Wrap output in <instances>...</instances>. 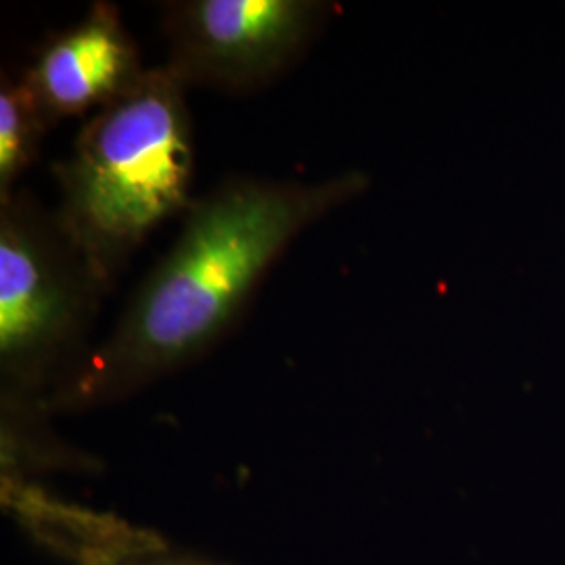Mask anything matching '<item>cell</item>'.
<instances>
[{"mask_svg": "<svg viewBox=\"0 0 565 565\" xmlns=\"http://www.w3.org/2000/svg\"><path fill=\"white\" fill-rule=\"evenodd\" d=\"M366 186L361 170L319 181L231 177L195 198L170 249L114 329L46 396V411L118 403L198 363L239 324L294 242Z\"/></svg>", "mask_w": 565, "mask_h": 565, "instance_id": "obj_1", "label": "cell"}, {"mask_svg": "<svg viewBox=\"0 0 565 565\" xmlns=\"http://www.w3.org/2000/svg\"><path fill=\"white\" fill-rule=\"evenodd\" d=\"M53 128L41 102L21 76L0 81V200L15 193L23 172L39 160L42 141Z\"/></svg>", "mask_w": 565, "mask_h": 565, "instance_id": "obj_6", "label": "cell"}, {"mask_svg": "<svg viewBox=\"0 0 565 565\" xmlns=\"http://www.w3.org/2000/svg\"><path fill=\"white\" fill-rule=\"evenodd\" d=\"M105 289L32 193L0 200L2 396L41 401L90 352Z\"/></svg>", "mask_w": 565, "mask_h": 565, "instance_id": "obj_3", "label": "cell"}, {"mask_svg": "<svg viewBox=\"0 0 565 565\" xmlns=\"http://www.w3.org/2000/svg\"><path fill=\"white\" fill-rule=\"evenodd\" d=\"M331 7L324 0L163 2V65L186 88L258 93L300 63L323 32Z\"/></svg>", "mask_w": 565, "mask_h": 565, "instance_id": "obj_4", "label": "cell"}, {"mask_svg": "<svg viewBox=\"0 0 565 565\" xmlns=\"http://www.w3.org/2000/svg\"><path fill=\"white\" fill-rule=\"evenodd\" d=\"M147 74L137 41L111 2H93L81 21L46 42L23 72L53 126L97 114L130 95Z\"/></svg>", "mask_w": 565, "mask_h": 565, "instance_id": "obj_5", "label": "cell"}, {"mask_svg": "<svg viewBox=\"0 0 565 565\" xmlns=\"http://www.w3.org/2000/svg\"><path fill=\"white\" fill-rule=\"evenodd\" d=\"M57 223L109 294L135 254L195 198V141L186 86L166 65L82 126L53 166Z\"/></svg>", "mask_w": 565, "mask_h": 565, "instance_id": "obj_2", "label": "cell"}]
</instances>
